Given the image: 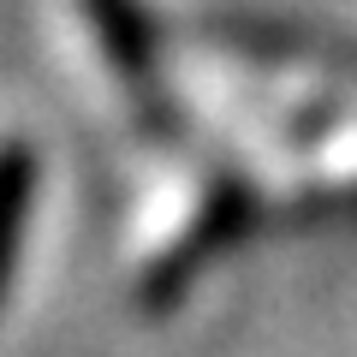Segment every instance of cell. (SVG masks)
<instances>
[{"label": "cell", "instance_id": "cell-1", "mask_svg": "<svg viewBox=\"0 0 357 357\" xmlns=\"http://www.w3.org/2000/svg\"><path fill=\"white\" fill-rule=\"evenodd\" d=\"M250 227V191H244L238 178H220L215 191L203 197V215L185 227V238L173 244V250L161 256V262L143 274V304L149 310H167V304H178V292L191 286V274L208 262V256H220L238 232Z\"/></svg>", "mask_w": 357, "mask_h": 357}, {"label": "cell", "instance_id": "cell-2", "mask_svg": "<svg viewBox=\"0 0 357 357\" xmlns=\"http://www.w3.org/2000/svg\"><path fill=\"white\" fill-rule=\"evenodd\" d=\"M89 30L102 42L107 66L137 89V102H155L149 96V66H155V36H149V18H143L137 0H84Z\"/></svg>", "mask_w": 357, "mask_h": 357}, {"label": "cell", "instance_id": "cell-3", "mask_svg": "<svg viewBox=\"0 0 357 357\" xmlns=\"http://www.w3.org/2000/svg\"><path fill=\"white\" fill-rule=\"evenodd\" d=\"M30 197H36V149L6 137L0 143V298H6V274L18 256V232L30 220Z\"/></svg>", "mask_w": 357, "mask_h": 357}]
</instances>
